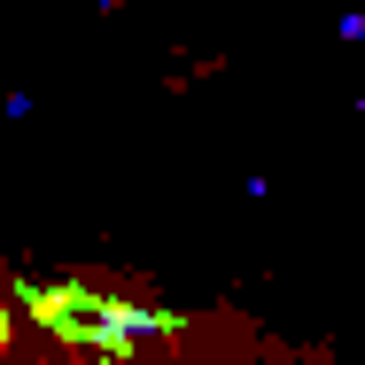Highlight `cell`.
I'll return each mask as SVG.
<instances>
[{"label": "cell", "mask_w": 365, "mask_h": 365, "mask_svg": "<svg viewBox=\"0 0 365 365\" xmlns=\"http://www.w3.org/2000/svg\"><path fill=\"white\" fill-rule=\"evenodd\" d=\"M0 350H8V303H0Z\"/></svg>", "instance_id": "cell-1"}]
</instances>
